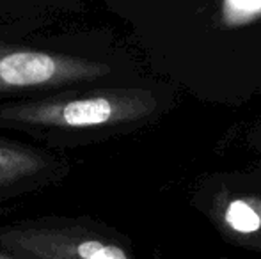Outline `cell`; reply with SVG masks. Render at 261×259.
<instances>
[{
  "mask_svg": "<svg viewBox=\"0 0 261 259\" xmlns=\"http://www.w3.org/2000/svg\"><path fill=\"white\" fill-rule=\"evenodd\" d=\"M109 66L66 53L21 46H0V91L46 89L91 82Z\"/></svg>",
  "mask_w": 261,
  "mask_h": 259,
  "instance_id": "2",
  "label": "cell"
},
{
  "mask_svg": "<svg viewBox=\"0 0 261 259\" xmlns=\"http://www.w3.org/2000/svg\"><path fill=\"white\" fill-rule=\"evenodd\" d=\"M46 167V158L34 149L0 140V188L39 174Z\"/></svg>",
  "mask_w": 261,
  "mask_h": 259,
  "instance_id": "4",
  "label": "cell"
},
{
  "mask_svg": "<svg viewBox=\"0 0 261 259\" xmlns=\"http://www.w3.org/2000/svg\"><path fill=\"white\" fill-rule=\"evenodd\" d=\"M153 108L155 100L146 91L110 89L4 107L0 108V121L43 128L82 130L137 121Z\"/></svg>",
  "mask_w": 261,
  "mask_h": 259,
  "instance_id": "1",
  "label": "cell"
},
{
  "mask_svg": "<svg viewBox=\"0 0 261 259\" xmlns=\"http://www.w3.org/2000/svg\"><path fill=\"white\" fill-rule=\"evenodd\" d=\"M0 259H23V257H18V256H11V254L0 252Z\"/></svg>",
  "mask_w": 261,
  "mask_h": 259,
  "instance_id": "7",
  "label": "cell"
},
{
  "mask_svg": "<svg viewBox=\"0 0 261 259\" xmlns=\"http://www.w3.org/2000/svg\"><path fill=\"white\" fill-rule=\"evenodd\" d=\"M226 220L231 227L240 233H254L261 225L259 215L254 211V208H251L244 200H234V203L229 204Z\"/></svg>",
  "mask_w": 261,
  "mask_h": 259,
  "instance_id": "5",
  "label": "cell"
},
{
  "mask_svg": "<svg viewBox=\"0 0 261 259\" xmlns=\"http://www.w3.org/2000/svg\"><path fill=\"white\" fill-rule=\"evenodd\" d=\"M226 4L229 9L238 11V13L261 9V0H226Z\"/></svg>",
  "mask_w": 261,
  "mask_h": 259,
  "instance_id": "6",
  "label": "cell"
},
{
  "mask_svg": "<svg viewBox=\"0 0 261 259\" xmlns=\"http://www.w3.org/2000/svg\"><path fill=\"white\" fill-rule=\"evenodd\" d=\"M0 247L23 259H130L119 245L73 225L7 227L0 231Z\"/></svg>",
  "mask_w": 261,
  "mask_h": 259,
  "instance_id": "3",
  "label": "cell"
}]
</instances>
